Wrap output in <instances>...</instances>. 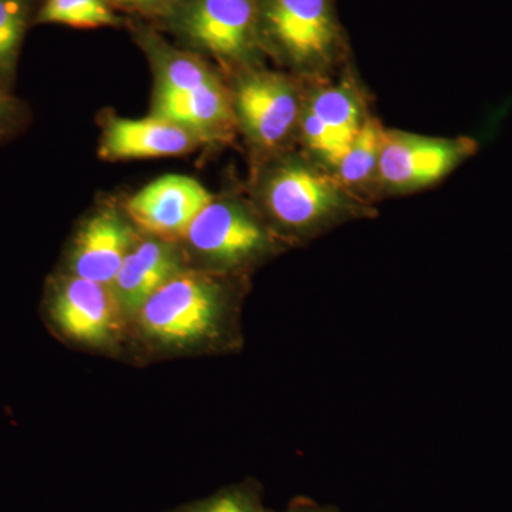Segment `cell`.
<instances>
[{
    "label": "cell",
    "instance_id": "obj_1",
    "mask_svg": "<svg viewBox=\"0 0 512 512\" xmlns=\"http://www.w3.org/2000/svg\"><path fill=\"white\" fill-rule=\"evenodd\" d=\"M137 316L144 335L168 348L231 343L237 320L234 296L225 284L184 271L161 286Z\"/></svg>",
    "mask_w": 512,
    "mask_h": 512
},
{
    "label": "cell",
    "instance_id": "obj_18",
    "mask_svg": "<svg viewBox=\"0 0 512 512\" xmlns=\"http://www.w3.org/2000/svg\"><path fill=\"white\" fill-rule=\"evenodd\" d=\"M28 22L26 0H0V86L15 72L20 45Z\"/></svg>",
    "mask_w": 512,
    "mask_h": 512
},
{
    "label": "cell",
    "instance_id": "obj_6",
    "mask_svg": "<svg viewBox=\"0 0 512 512\" xmlns=\"http://www.w3.org/2000/svg\"><path fill=\"white\" fill-rule=\"evenodd\" d=\"M47 315L66 338L101 346L119 333L123 311L110 285L72 275L50 293Z\"/></svg>",
    "mask_w": 512,
    "mask_h": 512
},
{
    "label": "cell",
    "instance_id": "obj_10",
    "mask_svg": "<svg viewBox=\"0 0 512 512\" xmlns=\"http://www.w3.org/2000/svg\"><path fill=\"white\" fill-rule=\"evenodd\" d=\"M198 136L158 116L113 119L104 131L100 157L117 161L181 156L197 146Z\"/></svg>",
    "mask_w": 512,
    "mask_h": 512
},
{
    "label": "cell",
    "instance_id": "obj_17",
    "mask_svg": "<svg viewBox=\"0 0 512 512\" xmlns=\"http://www.w3.org/2000/svg\"><path fill=\"white\" fill-rule=\"evenodd\" d=\"M215 82V74L198 60L187 56H173L165 62L161 70L157 100L185 96Z\"/></svg>",
    "mask_w": 512,
    "mask_h": 512
},
{
    "label": "cell",
    "instance_id": "obj_3",
    "mask_svg": "<svg viewBox=\"0 0 512 512\" xmlns=\"http://www.w3.org/2000/svg\"><path fill=\"white\" fill-rule=\"evenodd\" d=\"M480 143L473 137L433 138L384 131L377 177L393 191H412L443 180L474 156Z\"/></svg>",
    "mask_w": 512,
    "mask_h": 512
},
{
    "label": "cell",
    "instance_id": "obj_5",
    "mask_svg": "<svg viewBox=\"0 0 512 512\" xmlns=\"http://www.w3.org/2000/svg\"><path fill=\"white\" fill-rule=\"evenodd\" d=\"M184 239L207 261L227 269L251 264L271 249L261 222L241 205L227 201H211Z\"/></svg>",
    "mask_w": 512,
    "mask_h": 512
},
{
    "label": "cell",
    "instance_id": "obj_19",
    "mask_svg": "<svg viewBox=\"0 0 512 512\" xmlns=\"http://www.w3.org/2000/svg\"><path fill=\"white\" fill-rule=\"evenodd\" d=\"M170 512H275L265 507L261 485L254 480L229 485L218 493Z\"/></svg>",
    "mask_w": 512,
    "mask_h": 512
},
{
    "label": "cell",
    "instance_id": "obj_7",
    "mask_svg": "<svg viewBox=\"0 0 512 512\" xmlns=\"http://www.w3.org/2000/svg\"><path fill=\"white\" fill-rule=\"evenodd\" d=\"M214 195L187 175L168 174L131 195L126 211L131 221L161 241L185 238L188 228Z\"/></svg>",
    "mask_w": 512,
    "mask_h": 512
},
{
    "label": "cell",
    "instance_id": "obj_2",
    "mask_svg": "<svg viewBox=\"0 0 512 512\" xmlns=\"http://www.w3.org/2000/svg\"><path fill=\"white\" fill-rule=\"evenodd\" d=\"M264 200L275 224L295 238L315 237L357 214L336 178L299 161L276 168Z\"/></svg>",
    "mask_w": 512,
    "mask_h": 512
},
{
    "label": "cell",
    "instance_id": "obj_4",
    "mask_svg": "<svg viewBox=\"0 0 512 512\" xmlns=\"http://www.w3.org/2000/svg\"><path fill=\"white\" fill-rule=\"evenodd\" d=\"M262 18L275 45L298 66L319 67L338 46L330 0H265Z\"/></svg>",
    "mask_w": 512,
    "mask_h": 512
},
{
    "label": "cell",
    "instance_id": "obj_9",
    "mask_svg": "<svg viewBox=\"0 0 512 512\" xmlns=\"http://www.w3.org/2000/svg\"><path fill=\"white\" fill-rule=\"evenodd\" d=\"M235 113L259 146H279L301 119V104L292 84L274 73H255L239 83Z\"/></svg>",
    "mask_w": 512,
    "mask_h": 512
},
{
    "label": "cell",
    "instance_id": "obj_16",
    "mask_svg": "<svg viewBox=\"0 0 512 512\" xmlns=\"http://www.w3.org/2000/svg\"><path fill=\"white\" fill-rule=\"evenodd\" d=\"M39 22L96 29L116 25L117 18L104 0H46Z\"/></svg>",
    "mask_w": 512,
    "mask_h": 512
},
{
    "label": "cell",
    "instance_id": "obj_8",
    "mask_svg": "<svg viewBox=\"0 0 512 512\" xmlns=\"http://www.w3.org/2000/svg\"><path fill=\"white\" fill-rule=\"evenodd\" d=\"M258 19L256 0H191L183 22L187 35L202 49L242 60L254 52Z\"/></svg>",
    "mask_w": 512,
    "mask_h": 512
},
{
    "label": "cell",
    "instance_id": "obj_14",
    "mask_svg": "<svg viewBox=\"0 0 512 512\" xmlns=\"http://www.w3.org/2000/svg\"><path fill=\"white\" fill-rule=\"evenodd\" d=\"M306 110L349 143L365 123L362 104L345 84L315 90Z\"/></svg>",
    "mask_w": 512,
    "mask_h": 512
},
{
    "label": "cell",
    "instance_id": "obj_12",
    "mask_svg": "<svg viewBox=\"0 0 512 512\" xmlns=\"http://www.w3.org/2000/svg\"><path fill=\"white\" fill-rule=\"evenodd\" d=\"M181 258L167 241H144L134 245L111 284L123 313L137 315L144 305L171 278L180 274Z\"/></svg>",
    "mask_w": 512,
    "mask_h": 512
},
{
    "label": "cell",
    "instance_id": "obj_22",
    "mask_svg": "<svg viewBox=\"0 0 512 512\" xmlns=\"http://www.w3.org/2000/svg\"><path fill=\"white\" fill-rule=\"evenodd\" d=\"M285 512H338L332 505H320L311 498H296Z\"/></svg>",
    "mask_w": 512,
    "mask_h": 512
},
{
    "label": "cell",
    "instance_id": "obj_13",
    "mask_svg": "<svg viewBox=\"0 0 512 512\" xmlns=\"http://www.w3.org/2000/svg\"><path fill=\"white\" fill-rule=\"evenodd\" d=\"M231 101L215 82L185 96L156 101V114L195 133L208 134L227 128L232 120Z\"/></svg>",
    "mask_w": 512,
    "mask_h": 512
},
{
    "label": "cell",
    "instance_id": "obj_21",
    "mask_svg": "<svg viewBox=\"0 0 512 512\" xmlns=\"http://www.w3.org/2000/svg\"><path fill=\"white\" fill-rule=\"evenodd\" d=\"M22 116L19 100L0 86V138L8 137L18 130Z\"/></svg>",
    "mask_w": 512,
    "mask_h": 512
},
{
    "label": "cell",
    "instance_id": "obj_20",
    "mask_svg": "<svg viewBox=\"0 0 512 512\" xmlns=\"http://www.w3.org/2000/svg\"><path fill=\"white\" fill-rule=\"evenodd\" d=\"M301 130L306 147L332 167L339 164L348 150L349 141L333 133L306 109L301 114Z\"/></svg>",
    "mask_w": 512,
    "mask_h": 512
},
{
    "label": "cell",
    "instance_id": "obj_15",
    "mask_svg": "<svg viewBox=\"0 0 512 512\" xmlns=\"http://www.w3.org/2000/svg\"><path fill=\"white\" fill-rule=\"evenodd\" d=\"M383 133L375 120H365L335 167L343 188L363 187L377 175Z\"/></svg>",
    "mask_w": 512,
    "mask_h": 512
},
{
    "label": "cell",
    "instance_id": "obj_23",
    "mask_svg": "<svg viewBox=\"0 0 512 512\" xmlns=\"http://www.w3.org/2000/svg\"><path fill=\"white\" fill-rule=\"evenodd\" d=\"M121 5L136 6V8H154L160 5L164 0H114Z\"/></svg>",
    "mask_w": 512,
    "mask_h": 512
},
{
    "label": "cell",
    "instance_id": "obj_11",
    "mask_svg": "<svg viewBox=\"0 0 512 512\" xmlns=\"http://www.w3.org/2000/svg\"><path fill=\"white\" fill-rule=\"evenodd\" d=\"M133 229L114 212H101L89 220L74 242L70 266L74 276L113 284L124 259L134 248Z\"/></svg>",
    "mask_w": 512,
    "mask_h": 512
}]
</instances>
